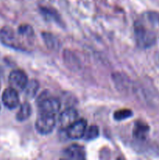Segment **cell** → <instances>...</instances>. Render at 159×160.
<instances>
[{
    "mask_svg": "<svg viewBox=\"0 0 159 160\" xmlns=\"http://www.w3.org/2000/svg\"><path fill=\"white\" fill-rule=\"evenodd\" d=\"M134 33L137 45L141 48L153 46L157 41V34L151 27L143 20H138L134 24Z\"/></svg>",
    "mask_w": 159,
    "mask_h": 160,
    "instance_id": "1",
    "label": "cell"
},
{
    "mask_svg": "<svg viewBox=\"0 0 159 160\" xmlns=\"http://www.w3.org/2000/svg\"><path fill=\"white\" fill-rule=\"evenodd\" d=\"M38 109L40 113L55 116L59 112L61 103L58 98L51 97L47 93H44L38 98Z\"/></svg>",
    "mask_w": 159,
    "mask_h": 160,
    "instance_id": "2",
    "label": "cell"
},
{
    "mask_svg": "<svg viewBox=\"0 0 159 160\" xmlns=\"http://www.w3.org/2000/svg\"><path fill=\"white\" fill-rule=\"evenodd\" d=\"M55 126V116L45 113H39L35 122V128L41 134H48L51 133Z\"/></svg>",
    "mask_w": 159,
    "mask_h": 160,
    "instance_id": "3",
    "label": "cell"
},
{
    "mask_svg": "<svg viewBox=\"0 0 159 160\" xmlns=\"http://www.w3.org/2000/svg\"><path fill=\"white\" fill-rule=\"evenodd\" d=\"M9 83L10 87L17 92L24 90L28 83V78L26 73L20 70H14L9 73Z\"/></svg>",
    "mask_w": 159,
    "mask_h": 160,
    "instance_id": "4",
    "label": "cell"
},
{
    "mask_svg": "<svg viewBox=\"0 0 159 160\" xmlns=\"http://www.w3.org/2000/svg\"><path fill=\"white\" fill-rule=\"evenodd\" d=\"M86 130H87V121L84 119H80L76 120L73 124L70 125L65 130V132L69 138L77 140L84 138Z\"/></svg>",
    "mask_w": 159,
    "mask_h": 160,
    "instance_id": "5",
    "label": "cell"
},
{
    "mask_svg": "<svg viewBox=\"0 0 159 160\" xmlns=\"http://www.w3.org/2000/svg\"><path fill=\"white\" fill-rule=\"evenodd\" d=\"M78 118V112L73 108H68L61 112L59 117V128L65 131Z\"/></svg>",
    "mask_w": 159,
    "mask_h": 160,
    "instance_id": "6",
    "label": "cell"
},
{
    "mask_svg": "<svg viewBox=\"0 0 159 160\" xmlns=\"http://www.w3.org/2000/svg\"><path fill=\"white\" fill-rule=\"evenodd\" d=\"M2 102L8 109H15L17 107L20 102L18 92L16 89L12 88V87L8 88L3 92L2 94Z\"/></svg>",
    "mask_w": 159,
    "mask_h": 160,
    "instance_id": "7",
    "label": "cell"
},
{
    "mask_svg": "<svg viewBox=\"0 0 159 160\" xmlns=\"http://www.w3.org/2000/svg\"><path fill=\"white\" fill-rule=\"evenodd\" d=\"M85 150L81 145L73 144L70 145L64 150L63 155L66 159H85Z\"/></svg>",
    "mask_w": 159,
    "mask_h": 160,
    "instance_id": "8",
    "label": "cell"
},
{
    "mask_svg": "<svg viewBox=\"0 0 159 160\" xmlns=\"http://www.w3.org/2000/svg\"><path fill=\"white\" fill-rule=\"evenodd\" d=\"M150 128L146 123L142 121H137L134 124L132 134L136 139L139 141H144L147 138Z\"/></svg>",
    "mask_w": 159,
    "mask_h": 160,
    "instance_id": "9",
    "label": "cell"
},
{
    "mask_svg": "<svg viewBox=\"0 0 159 160\" xmlns=\"http://www.w3.org/2000/svg\"><path fill=\"white\" fill-rule=\"evenodd\" d=\"M0 40L7 46H17V43H16L15 34L12 28H8V27H5L0 31Z\"/></svg>",
    "mask_w": 159,
    "mask_h": 160,
    "instance_id": "10",
    "label": "cell"
},
{
    "mask_svg": "<svg viewBox=\"0 0 159 160\" xmlns=\"http://www.w3.org/2000/svg\"><path fill=\"white\" fill-rule=\"evenodd\" d=\"M31 114V105L28 102H24L21 105L18 112L17 113V119L19 121H24L29 118Z\"/></svg>",
    "mask_w": 159,
    "mask_h": 160,
    "instance_id": "11",
    "label": "cell"
},
{
    "mask_svg": "<svg viewBox=\"0 0 159 160\" xmlns=\"http://www.w3.org/2000/svg\"><path fill=\"white\" fill-rule=\"evenodd\" d=\"M99 134V129L95 125H92L90 128H87L84 134V138L87 141H91L97 138Z\"/></svg>",
    "mask_w": 159,
    "mask_h": 160,
    "instance_id": "12",
    "label": "cell"
},
{
    "mask_svg": "<svg viewBox=\"0 0 159 160\" xmlns=\"http://www.w3.org/2000/svg\"><path fill=\"white\" fill-rule=\"evenodd\" d=\"M39 84L37 83V81H31L30 82L27 83L26 88H25V90H26V95L29 97H33L35 95V94L37 93V90H38Z\"/></svg>",
    "mask_w": 159,
    "mask_h": 160,
    "instance_id": "13",
    "label": "cell"
},
{
    "mask_svg": "<svg viewBox=\"0 0 159 160\" xmlns=\"http://www.w3.org/2000/svg\"><path fill=\"white\" fill-rule=\"evenodd\" d=\"M132 116V112L130 109H119L114 113V119L116 120H123L131 117Z\"/></svg>",
    "mask_w": 159,
    "mask_h": 160,
    "instance_id": "14",
    "label": "cell"
},
{
    "mask_svg": "<svg viewBox=\"0 0 159 160\" xmlns=\"http://www.w3.org/2000/svg\"><path fill=\"white\" fill-rule=\"evenodd\" d=\"M41 11L42 13L44 14L45 17L48 18V20H57V16H56V12L54 9H51L49 8H45L42 7L41 8Z\"/></svg>",
    "mask_w": 159,
    "mask_h": 160,
    "instance_id": "15",
    "label": "cell"
},
{
    "mask_svg": "<svg viewBox=\"0 0 159 160\" xmlns=\"http://www.w3.org/2000/svg\"><path fill=\"white\" fill-rule=\"evenodd\" d=\"M19 32L22 35L26 36V37L30 38L31 36L33 35V30L29 25H22L19 28Z\"/></svg>",
    "mask_w": 159,
    "mask_h": 160,
    "instance_id": "16",
    "label": "cell"
},
{
    "mask_svg": "<svg viewBox=\"0 0 159 160\" xmlns=\"http://www.w3.org/2000/svg\"><path fill=\"white\" fill-rule=\"evenodd\" d=\"M44 38H45V43L47 44L48 47L51 48V47L55 46V42H54L53 41H55L54 38H52V36L49 34H44Z\"/></svg>",
    "mask_w": 159,
    "mask_h": 160,
    "instance_id": "17",
    "label": "cell"
},
{
    "mask_svg": "<svg viewBox=\"0 0 159 160\" xmlns=\"http://www.w3.org/2000/svg\"><path fill=\"white\" fill-rule=\"evenodd\" d=\"M0 78H1V69H0ZM0 88H1V83H0Z\"/></svg>",
    "mask_w": 159,
    "mask_h": 160,
    "instance_id": "18",
    "label": "cell"
},
{
    "mask_svg": "<svg viewBox=\"0 0 159 160\" xmlns=\"http://www.w3.org/2000/svg\"><path fill=\"white\" fill-rule=\"evenodd\" d=\"M0 109H1V106H0Z\"/></svg>",
    "mask_w": 159,
    "mask_h": 160,
    "instance_id": "19",
    "label": "cell"
}]
</instances>
